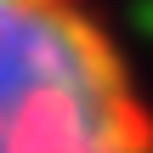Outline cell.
<instances>
[{"mask_svg":"<svg viewBox=\"0 0 153 153\" xmlns=\"http://www.w3.org/2000/svg\"><path fill=\"white\" fill-rule=\"evenodd\" d=\"M0 153H153L136 79L79 0H0Z\"/></svg>","mask_w":153,"mask_h":153,"instance_id":"1","label":"cell"}]
</instances>
